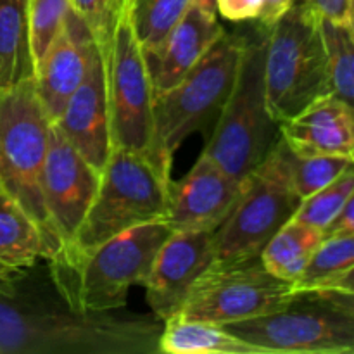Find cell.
I'll return each mask as SVG.
<instances>
[{"mask_svg":"<svg viewBox=\"0 0 354 354\" xmlns=\"http://www.w3.org/2000/svg\"><path fill=\"white\" fill-rule=\"evenodd\" d=\"M223 327L268 354H351L354 292L301 290L273 313Z\"/></svg>","mask_w":354,"mask_h":354,"instance_id":"7","label":"cell"},{"mask_svg":"<svg viewBox=\"0 0 354 354\" xmlns=\"http://www.w3.org/2000/svg\"><path fill=\"white\" fill-rule=\"evenodd\" d=\"M158 353L165 354H268L228 332L223 325L182 320L171 317L162 322Z\"/></svg>","mask_w":354,"mask_h":354,"instance_id":"19","label":"cell"},{"mask_svg":"<svg viewBox=\"0 0 354 354\" xmlns=\"http://www.w3.org/2000/svg\"><path fill=\"white\" fill-rule=\"evenodd\" d=\"M299 204L292 185V151L280 137L268 158L242 180L237 201L214 230L211 265L261 254L266 242L294 216Z\"/></svg>","mask_w":354,"mask_h":354,"instance_id":"9","label":"cell"},{"mask_svg":"<svg viewBox=\"0 0 354 354\" xmlns=\"http://www.w3.org/2000/svg\"><path fill=\"white\" fill-rule=\"evenodd\" d=\"M239 190L241 183L201 154L183 178L171 180L166 221L173 232L216 230L237 201Z\"/></svg>","mask_w":354,"mask_h":354,"instance_id":"15","label":"cell"},{"mask_svg":"<svg viewBox=\"0 0 354 354\" xmlns=\"http://www.w3.org/2000/svg\"><path fill=\"white\" fill-rule=\"evenodd\" d=\"M245 31H225L169 90L154 97V158L171 168V158L196 131L213 123L230 95Z\"/></svg>","mask_w":354,"mask_h":354,"instance_id":"5","label":"cell"},{"mask_svg":"<svg viewBox=\"0 0 354 354\" xmlns=\"http://www.w3.org/2000/svg\"><path fill=\"white\" fill-rule=\"evenodd\" d=\"M354 235L324 239L301 275L292 282L301 290L354 292Z\"/></svg>","mask_w":354,"mask_h":354,"instance_id":"22","label":"cell"},{"mask_svg":"<svg viewBox=\"0 0 354 354\" xmlns=\"http://www.w3.org/2000/svg\"><path fill=\"white\" fill-rule=\"evenodd\" d=\"M263 0H216V14L234 23L258 19Z\"/></svg>","mask_w":354,"mask_h":354,"instance_id":"30","label":"cell"},{"mask_svg":"<svg viewBox=\"0 0 354 354\" xmlns=\"http://www.w3.org/2000/svg\"><path fill=\"white\" fill-rule=\"evenodd\" d=\"M100 48L106 69L113 147L147 154L158 162L154 158V90L127 2L114 23L109 40Z\"/></svg>","mask_w":354,"mask_h":354,"instance_id":"10","label":"cell"},{"mask_svg":"<svg viewBox=\"0 0 354 354\" xmlns=\"http://www.w3.org/2000/svg\"><path fill=\"white\" fill-rule=\"evenodd\" d=\"M95 45L92 31L71 7L64 26L35 66V88L45 113L54 123L88 68Z\"/></svg>","mask_w":354,"mask_h":354,"instance_id":"16","label":"cell"},{"mask_svg":"<svg viewBox=\"0 0 354 354\" xmlns=\"http://www.w3.org/2000/svg\"><path fill=\"white\" fill-rule=\"evenodd\" d=\"M52 121L35 88V80L0 90V189L40 227L50 259L62 244L52 228L41 192Z\"/></svg>","mask_w":354,"mask_h":354,"instance_id":"6","label":"cell"},{"mask_svg":"<svg viewBox=\"0 0 354 354\" xmlns=\"http://www.w3.org/2000/svg\"><path fill=\"white\" fill-rule=\"evenodd\" d=\"M266 35L268 28L261 24L252 33L245 31L230 95L203 151L239 183L268 158L280 138V127L266 102Z\"/></svg>","mask_w":354,"mask_h":354,"instance_id":"3","label":"cell"},{"mask_svg":"<svg viewBox=\"0 0 354 354\" xmlns=\"http://www.w3.org/2000/svg\"><path fill=\"white\" fill-rule=\"evenodd\" d=\"M54 124L85 161L102 171L113 149V142H111L106 69H104L102 48L97 40L82 83L71 93L61 116L54 121Z\"/></svg>","mask_w":354,"mask_h":354,"instance_id":"14","label":"cell"},{"mask_svg":"<svg viewBox=\"0 0 354 354\" xmlns=\"http://www.w3.org/2000/svg\"><path fill=\"white\" fill-rule=\"evenodd\" d=\"M52 252L33 218L0 189V265L21 270L50 259Z\"/></svg>","mask_w":354,"mask_h":354,"instance_id":"20","label":"cell"},{"mask_svg":"<svg viewBox=\"0 0 354 354\" xmlns=\"http://www.w3.org/2000/svg\"><path fill=\"white\" fill-rule=\"evenodd\" d=\"M353 194L354 171L353 168H349L339 178L328 183L327 187L301 201L299 207H297L292 218L322 232L334 220L335 214L344 207V204L351 199Z\"/></svg>","mask_w":354,"mask_h":354,"instance_id":"26","label":"cell"},{"mask_svg":"<svg viewBox=\"0 0 354 354\" xmlns=\"http://www.w3.org/2000/svg\"><path fill=\"white\" fill-rule=\"evenodd\" d=\"M318 17L353 24V0H303Z\"/></svg>","mask_w":354,"mask_h":354,"instance_id":"31","label":"cell"},{"mask_svg":"<svg viewBox=\"0 0 354 354\" xmlns=\"http://www.w3.org/2000/svg\"><path fill=\"white\" fill-rule=\"evenodd\" d=\"M40 263L0 277V354L158 353L159 318L76 310Z\"/></svg>","mask_w":354,"mask_h":354,"instance_id":"1","label":"cell"},{"mask_svg":"<svg viewBox=\"0 0 354 354\" xmlns=\"http://www.w3.org/2000/svg\"><path fill=\"white\" fill-rule=\"evenodd\" d=\"M194 3L199 7H203L207 12L216 14V0H194Z\"/></svg>","mask_w":354,"mask_h":354,"instance_id":"34","label":"cell"},{"mask_svg":"<svg viewBox=\"0 0 354 354\" xmlns=\"http://www.w3.org/2000/svg\"><path fill=\"white\" fill-rule=\"evenodd\" d=\"M35 78L28 0H0V90Z\"/></svg>","mask_w":354,"mask_h":354,"instance_id":"21","label":"cell"},{"mask_svg":"<svg viewBox=\"0 0 354 354\" xmlns=\"http://www.w3.org/2000/svg\"><path fill=\"white\" fill-rule=\"evenodd\" d=\"M294 296L292 283L277 279L261 258L209 265L190 287L175 317L227 325L273 313Z\"/></svg>","mask_w":354,"mask_h":354,"instance_id":"11","label":"cell"},{"mask_svg":"<svg viewBox=\"0 0 354 354\" xmlns=\"http://www.w3.org/2000/svg\"><path fill=\"white\" fill-rule=\"evenodd\" d=\"M99 182V169L85 161L52 123L41 192L48 220L62 248L71 244L75 239L76 230L95 197Z\"/></svg>","mask_w":354,"mask_h":354,"instance_id":"12","label":"cell"},{"mask_svg":"<svg viewBox=\"0 0 354 354\" xmlns=\"http://www.w3.org/2000/svg\"><path fill=\"white\" fill-rule=\"evenodd\" d=\"M9 272H12V270H9V268H6V266L0 265V277H3L6 273H9Z\"/></svg>","mask_w":354,"mask_h":354,"instance_id":"35","label":"cell"},{"mask_svg":"<svg viewBox=\"0 0 354 354\" xmlns=\"http://www.w3.org/2000/svg\"><path fill=\"white\" fill-rule=\"evenodd\" d=\"M69 2L88 24L97 44L106 45L127 0H69Z\"/></svg>","mask_w":354,"mask_h":354,"instance_id":"29","label":"cell"},{"mask_svg":"<svg viewBox=\"0 0 354 354\" xmlns=\"http://www.w3.org/2000/svg\"><path fill=\"white\" fill-rule=\"evenodd\" d=\"M214 230L173 232L156 254L145 287L152 315L161 322L175 317L197 277L213 263Z\"/></svg>","mask_w":354,"mask_h":354,"instance_id":"13","label":"cell"},{"mask_svg":"<svg viewBox=\"0 0 354 354\" xmlns=\"http://www.w3.org/2000/svg\"><path fill=\"white\" fill-rule=\"evenodd\" d=\"M69 10V0H28V23L35 66L62 30Z\"/></svg>","mask_w":354,"mask_h":354,"instance_id":"28","label":"cell"},{"mask_svg":"<svg viewBox=\"0 0 354 354\" xmlns=\"http://www.w3.org/2000/svg\"><path fill=\"white\" fill-rule=\"evenodd\" d=\"M171 234L162 218L114 235L88 251L61 249L47 259L48 273L76 310H123L128 290L145 282L156 254Z\"/></svg>","mask_w":354,"mask_h":354,"instance_id":"2","label":"cell"},{"mask_svg":"<svg viewBox=\"0 0 354 354\" xmlns=\"http://www.w3.org/2000/svg\"><path fill=\"white\" fill-rule=\"evenodd\" d=\"M322 44L327 59L332 95L353 106L354 95V33L353 24L318 17Z\"/></svg>","mask_w":354,"mask_h":354,"instance_id":"25","label":"cell"},{"mask_svg":"<svg viewBox=\"0 0 354 354\" xmlns=\"http://www.w3.org/2000/svg\"><path fill=\"white\" fill-rule=\"evenodd\" d=\"M194 0H127L135 37L144 54L161 47Z\"/></svg>","mask_w":354,"mask_h":354,"instance_id":"24","label":"cell"},{"mask_svg":"<svg viewBox=\"0 0 354 354\" xmlns=\"http://www.w3.org/2000/svg\"><path fill=\"white\" fill-rule=\"evenodd\" d=\"M265 90L270 114L279 127L332 95L318 16L304 2H294L268 26Z\"/></svg>","mask_w":354,"mask_h":354,"instance_id":"8","label":"cell"},{"mask_svg":"<svg viewBox=\"0 0 354 354\" xmlns=\"http://www.w3.org/2000/svg\"><path fill=\"white\" fill-rule=\"evenodd\" d=\"M280 137L292 154L354 159L353 106L327 95L280 123Z\"/></svg>","mask_w":354,"mask_h":354,"instance_id":"17","label":"cell"},{"mask_svg":"<svg viewBox=\"0 0 354 354\" xmlns=\"http://www.w3.org/2000/svg\"><path fill=\"white\" fill-rule=\"evenodd\" d=\"M171 168L147 154L113 147L100 171L99 189L71 244L61 249L88 251L138 225L166 220Z\"/></svg>","mask_w":354,"mask_h":354,"instance_id":"4","label":"cell"},{"mask_svg":"<svg viewBox=\"0 0 354 354\" xmlns=\"http://www.w3.org/2000/svg\"><path fill=\"white\" fill-rule=\"evenodd\" d=\"M223 33L216 14L192 3L161 47L145 54L154 97L171 88Z\"/></svg>","mask_w":354,"mask_h":354,"instance_id":"18","label":"cell"},{"mask_svg":"<svg viewBox=\"0 0 354 354\" xmlns=\"http://www.w3.org/2000/svg\"><path fill=\"white\" fill-rule=\"evenodd\" d=\"M324 239L344 237V235H354V199L348 201L341 211L334 216V220L322 230Z\"/></svg>","mask_w":354,"mask_h":354,"instance_id":"32","label":"cell"},{"mask_svg":"<svg viewBox=\"0 0 354 354\" xmlns=\"http://www.w3.org/2000/svg\"><path fill=\"white\" fill-rule=\"evenodd\" d=\"M322 241L324 235L320 230L290 218L266 242L259 258L272 275L292 283L301 275Z\"/></svg>","mask_w":354,"mask_h":354,"instance_id":"23","label":"cell"},{"mask_svg":"<svg viewBox=\"0 0 354 354\" xmlns=\"http://www.w3.org/2000/svg\"><path fill=\"white\" fill-rule=\"evenodd\" d=\"M296 0H263L261 10H259L258 23L268 28L279 16H282Z\"/></svg>","mask_w":354,"mask_h":354,"instance_id":"33","label":"cell"},{"mask_svg":"<svg viewBox=\"0 0 354 354\" xmlns=\"http://www.w3.org/2000/svg\"><path fill=\"white\" fill-rule=\"evenodd\" d=\"M351 158L342 156H301L292 154V185L299 199H306L311 194L327 187L346 169L353 168Z\"/></svg>","mask_w":354,"mask_h":354,"instance_id":"27","label":"cell"}]
</instances>
